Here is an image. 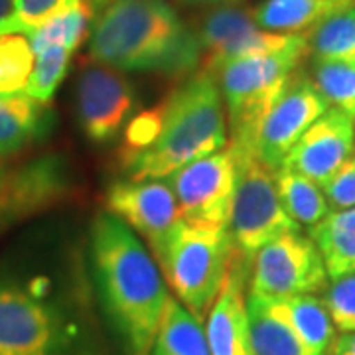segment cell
<instances>
[{
    "label": "cell",
    "instance_id": "cell-1",
    "mask_svg": "<svg viewBox=\"0 0 355 355\" xmlns=\"http://www.w3.org/2000/svg\"><path fill=\"white\" fill-rule=\"evenodd\" d=\"M91 263L114 331L130 355H150L170 296L148 249L125 221L103 211L91 227Z\"/></svg>",
    "mask_w": 355,
    "mask_h": 355
},
{
    "label": "cell",
    "instance_id": "cell-2",
    "mask_svg": "<svg viewBox=\"0 0 355 355\" xmlns=\"http://www.w3.org/2000/svg\"><path fill=\"white\" fill-rule=\"evenodd\" d=\"M91 60L119 71L196 73L202 48L166 0H109L89 34Z\"/></svg>",
    "mask_w": 355,
    "mask_h": 355
},
{
    "label": "cell",
    "instance_id": "cell-3",
    "mask_svg": "<svg viewBox=\"0 0 355 355\" xmlns=\"http://www.w3.org/2000/svg\"><path fill=\"white\" fill-rule=\"evenodd\" d=\"M156 107L158 132L142 153L121 166L127 180H162L227 146V121L216 77L196 71Z\"/></svg>",
    "mask_w": 355,
    "mask_h": 355
},
{
    "label": "cell",
    "instance_id": "cell-4",
    "mask_svg": "<svg viewBox=\"0 0 355 355\" xmlns=\"http://www.w3.org/2000/svg\"><path fill=\"white\" fill-rule=\"evenodd\" d=\"M306 58L308 40L302 34L286 50L239 58L217 71V87L227 107L231 146L254 153V137L263 119Z\"/></svg>",
    "mask_w": 355,
    "mask_h": 355
},
{
    "label": "cell",
    "instance_id": "cell-5",
    "mask_svg": "<svg viewBox=\"0 0 355 355\" xmlns=\"http://www.w3.org/2000/svg\"><path fill=\"white\" fill-rule=\"evenodd\" d=\"M231 254L229 227L196 225L180 219L162 243L156 263L178 300L202 322L223 286Z\"/></svg>",
    "mask_w": 355,
    "mask_h": 355
},
{
    "label": "cell",
    "instance_id": "cell-6",
    "mask_svg": "<svg viewBox=\"0 0 355 355\" xmlns=\"http://www.w3.org/2000/svg\"><path fill=\"white\" fill-rule=\"evenodd\" d=\"M231 150L237 162V186L229 217V235L233 247L253 263L254 254L266 243L284 233L300 231V225L280 203L275 170L263 164L249 148L231 146Z\"/></svg>",
    "mask_w": 355,
    "mask_h": 355
},
{
    "label": "cell",
    "instance_id": "cell-7",
    "mask_svg": "<svg viewBox=\"0 0 355 355\" xmlns=\"http://www.w3.org/2000/svg\"><path fill=\"white\" fill-rule=\"evenodd\" d=\"M328 280L316 243L300 231L266 243L254 254L251 266V292L272 300L324 292Z\"/></svg>",
    "mask_w": 355,
    "mask_h": 355
},
{
    "label": "cell",
    "instance_id": "cell-8",
    "mask_svg": "<svg viewBox=\"0 0 355 355\" xmlns=\"http://www.w3.org/2000/svg\"><path fill=\"white\" fill-rule=\"evenodd\" d=\"M193 32L202 48L198 71L211 77H216L217 71L233 60L286 50L302 38V34L263 30L254 22L253 12L237 4H219L207 10Z\"/></svg>",
    "mask_w": 355,
    "mask_h": 355
},
{
    "label": "cell",
    "instance_id": "cell-9",
    "mask_svg": "<svg viewBox=\"0 0 355 355\" xmlns=\"http://www.w3.org/2000/svg\"><path fill=\"white\" fill-rule=\"evenodd\" d=\"M237 186V162L231 146L203 156L170 176L180 217L196 225L229 227Z\"/></svg>",
    "mask_w": 355,
    "mask_h": 355
},
{
    "label": "cell",
    "instance_id": "cell-10",
    "mask_svg": "<svg viewBox=\"0 0 355 355\" xmlns=\"http://www.w3.org/2000/svg\"><path fill=\"white\" fill-rule=\"evenodd\" d=\"M137 89L123 71L89 60L76 81V113L83 135L95 144L113 140L135 113Z\"/></svg>",
    "mask_w": 355,
    "mask_h": 355
},
{
    "label": "cell",
    "instance_id": "cell-11",
    "mask_svg": "<svg viewBox=\"0 0 355 355\" xmlns=\"http://www.w3.org/2000/svg\"><path fill=\"white\" fill-rule=\"evenodd\" d=\"M328 109L312 79L296 71L254 137V154L259 160L277 172L294 144Z\"/></svg>",
    "mask_w": 355,
    "mask_h": 355
},
{
    "label": "cell",
    "instance_id": "cell-12",
    "mask_svg": "<svg viewBox=\"0 0 355 355\" xmlns=\"http://www.w3.org/2000/svg\"><path fill=\"white\" fill-rule=\"evenodd\" d=\"M60 343L53 308L22 284L0 279V355H55Z\"/></svg>",
    "mask_w": 355,
    "mask_h": 355
},
{
    "label": "cell",
    "instance_id": "cell-13",
    "mask_svg": "<svg viewBox=\"0 0 355 355\" xmlns=\"http://www.w3.org/2000/svg\"><path fill=\"white\" fill-rule=\"evenodd\" d=\"M105 205L109 214L146 239L154 257L160 253L168 233L182 219L174 191L170 184L160 180H119L105 193Z\"/></svg>",
    "mask_w": 355,
    "mask_h": 355
},
{
    "label": "cell",
    "instance_id": "cell-14",
    "mask_svg": "<svg viewBox=\"0 0 355 355\" xmlns=\"http://www.w3.org/2000/svg\"><path fill=\"white\" fill-rule=\"evenodd\" d=\"M355 153V121L342 111L328 109L294 144L280 168L312 180L320 188Z\"/></svg>",
    "mask_w": 355,
    "mask_h": 355
},
{
    "label": "cell",
    "instance_id": "cell-15",
    "mask_svg": "<svg viewBox=\"0 0 355 355\" xmlns=\"http://www.w3.org/2000/svg\"><path fill=\"white\" fill-rule=\"evenodd\" d=\"M73 191L71 168L62 156H42L6 168L8 221L28 219L65 202Z\"/></svg>",
    "mask_w": 355,
    "mask_h": 355
},
{
    "label": "cell",
    "instance_id": "cell-16",
    "mask_svg": "<svg viewBox=\"0 0 355 355\" xmlns=\"http://www.w3.org/2000/svg\"><path fill=\"white\" fill-rule=\"evenodd\" d=\"M253 263L235 247L223 286L207 314V343L211 355H254L249 340L245 282Z\"/></svg>",
    "mask_w": 355,
    "mask_h": 355
},
{
    "label": "cell",
    "instance_id": "cell-17",
    "mask_svg": "<svg viewBox=\"0 0 355 355\" xmlns=\"http://www.w3.org/2000/svg\"><path fill=\"white\" fill-rule=\"evenodd\" d=\"M53 125L55 114L50 105L34 101L26 93L0 95V158L44 140Z\"/></svg>",
    "mask_w": 355,
    "mask_h": 355
},
{
    "label": "cell",
    "instance_id": "cell-18",
    "mask_svg": "<svg viewBox=\"0 0 355 355\" xmlns=\"http://www.w3.org/2000/svg\"><path fill=\"white\" fill-rule=\"evenodd\" d=\"M352 4L355 0H265L251 12L254 22L268 32L304 34L330 14Z\"/></svg>",
    "mask_w": 355,
    "mask_h": 355
},
{
    "label": "cell",
    "instance_id": "cell-19",
    "mask_svg": "<svg viewBox=\"0 0 355 355\" xmlns=\"http://www.w3.org/2000/svg\"><path fill=\"white\" fill-rule=\"evenodd\" d=\"M247 322L254 355H304L296 334L275 300L251 292L247 298Z\"/></svg>",
    "mask_w": 355,
    "mask_h": 355
},
{
    "label": "cell",
    "instance_id": "cell-20",
    "mask_svg": "<svg viewBox=\"0 0 355 355\" xmlns=\"http://www.w3.org/2000/svg\"><path fill=\"white\" fill-rule=\"evenodd\" d=\"M331 280L355 275V207L334 209L308 231Z\"/></svg>",
    "mask_w": 355,
    "mask_h": 355
},
{
    "label": "cell",
    "instance_id": "cell-21",
    "mask_svg": "<svg viewBox=\"0 0 355 355\" xmlns=\"http://www.w3.org/2000/svg\"><path fill=\"white\" fill-rule=\"evenodd\" d=\"M275 302L296 334L304 355H328L336 338V328L322 298H318L316 294H300L279 298Z\"/></svg>",
    "mask_w": 355,
    "mask_h": 355
},
{
    "label": "cell",
    "instance_id": "cell-22",
    "mask_svg": "<svg viewBox=\"0 0 355 355\" xmlns=\"http://www.w3.org/2000/svg\"><path fill=\"white\" fill-rule=\"evenodd\" d=\"M306 34L308 55L314 62H336L355 67V4L330 14Z\"/></svg>",
    "mask_w": 355,
    "mask_h": 355
},
{
    "label": "cell",
    "instance_id": "cell-23",
    "mask_svg": "<svg viewBox=\"0 0 355 355\" xmlns=\"http://www.w3.org/2000/svg\"><path fill=\"white\" fill-rule=\"evenodd\" d=\"M150 355H211L202 322L174 298H168Z\"/></svg>",
    "mask_w": 355,
    "mask_h": 355
},
{
    "label": "cell",
    "instance_id": "cell-24",
    "mask_svg": "<svg viewBox=\"0 0 355 355\" xmlns=\"http://www.w3.org/2000/svg\"><path fill=\"white\" fill-rule=\"evenodd\" d=\"M275 182L284 211L306 227H314L330 214V203L324 196V190L312 180L292 172L288 168H279L275 172Z\"/></svg>",
    "mask_w": 355,
    "mask_h": 355
},
{
    "label": "cell",
    "instance_id": "cell-25",
    "mask_svg": "<svg viewBox=\"0 0 355 355\" xmlns=\"http://www.w3.org/2000/svg\"><path fill=\"white\" fill-rule=\"evenodd\" d=\"M312 83L330 109L355 121V67L336 62H314Z\"/></svg>",
    "mask_w": 355,
    "mask_h": 355
},
{
    "label": "cell",
    "instance_id": "cell-26",
    "mask_svg": "<svg viewBox=\"0 0 355 355\" xmlns=\"http://www.w3.org/2000/svg\"><path fill=\"white\" fill-rule=\"evenodd\" d=\"M34 69V51L22 34L0 36V95L20 93Z\"/></svg>",
    "mask_w": 355,
    "mask_h": 355
},
{
    "label": "cell",
    "instance_id": "cell-27",
    "mask_svg": "<svg viewBox=\"0 0 355 355\" xmlns=\"http://www.w3.org/2000/svg\"><path fill=\"white\" fill-rule=\"evenodd\" d=\"M69 58L71 51L65 48H50L36 53V64L26 83V95L34 101L48 105L67 76Z\"/></svg>",
    "mask_w": 355,
    "mask_h": 355
},
{
    "label": "cell",
    "instance_id": "cell-28",
    "mask_svg": "<svg viewBox=\"0 0 355 355\" xmlns=\"http://www.w3.org/2000/svg\"><path fill=\"white\" fill-rule=\"evenodd\" d=\"M79 0H16L12 12L0 22L2 34H30L53 16L71 8Z\"/></svg>",
    "mask_w": 355,
    "mask_h": 355
},
{
    "label": "cell",
    "instance_id": "cell-29",
    "mask_svg": "<svg viewBox=\"0 0 355 355\" xmlns=\"http://www.w3.org/2000/svg\"><path fill=\"white\" fill-rule=\"evenodd\" d=\"M322 300L336 330L342 334L355 331V275L331 280Z\"/></svg>",
    "mask_w": 355,
    "mask_h": 355
},
{
    "label": "cell",
    "instance_id": "cell-30",
    "mask_svg": "<svg viewBox=\"0 0 355 355\" xmlns=\"http://www.w3.org/2000/svg\"><path fill=\"white\" fill-rule=\"evenodd\" d=\"M324 196L334 209L355 207V153L334 176L322 186Z\"/></svg>",
    "mask_w": 355,
    "mask_h": 355
},
{
    "label": "cell",
    "instance_id": "cell-31",
    "mask_svg": "<svg viewBox=\"0 0 355 355\" xmlns=\"http://www.w3.org/2000/svg\"><path fill=\"white\" fill-rule=\"evenodd\" d=\"M328 355H355V331L336 336L328 349Z\"/></svg>",
    "mask_w": 355,
    "mask_h": 355
},
{
    "label": "cell",
    "instance_id": "cell-32",
    "mask_svg": "<svg viewBox=\"0 0 355 355\" xmlns=\"http://www.w3.org/2000/svg\"><path fill=\"white\" fill-rule=\"evenodd\" d=\"M8 225V202H6V168L0 166V227Z\"/></svg>",
    "mask_w": 355,
    "mask_h": 355
},
{
    "label": "cell",
    "instance_id": "cell-33",
    "mask_svg": "<svg viewBox=\"0 0 355 355\" xmlns=\"http://www.w3.org/2000/svg\"><path fill=\"white\" fill-rule=\"evenodd\" d=\"M184 6H203V4H239L243 0H178Z\"/></svg>",
    "mask_w": 355,
    "mask_h": 355
},
{
    "label": "cell",
    "instance_id": "cell-34",
    "mask_svg": "<svg viewBox=\"0 0 355 355\" xmlns=\"http://www.w3.org/2000/svg\"><path fill=\"white\" fill-rule=\"evenodd\" d=\"M14 4H16V0H0V22L12 12Z\"/></svg>",
    "mask_w": 355,
    "mask_h": 355
}]
</instances>
